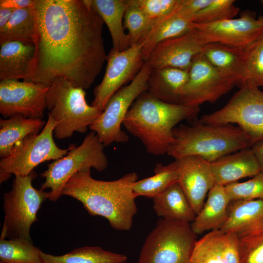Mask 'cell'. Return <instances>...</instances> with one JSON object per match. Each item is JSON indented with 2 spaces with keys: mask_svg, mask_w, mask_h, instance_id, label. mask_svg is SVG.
Returning a JSON list of instances; mask_svg holds the SVG:
<instances>
[{
  "mask_svg": "<svg viewBox=\"0 0 263 263\" xmlns=\"http://www.w3.org/2000/svg\"><path fill=\"white\" fill-rule=\"evenodd\" d=\"M37 32L31 82L50 86L64 78L87 89L107 55L104 22L92 0H35Z\"/></svg>",
  "mask_w": 263,
  "mask_h": 263,
  "instance_id": "cell-1",
  "label": "cell"
},
{
  "mask_svg": "<svg viewBox=\"0 0 263 263\" xmlns=\"http://www.w3.org/2000/svg\"><path fill=\"white\" fill-rule=\"evenodd\" d=\"M135 172L113 181L93 178L91 169L73 175L66 182L62 195L80 202L89 214L106 218L114 229L130 230L137 211L133 186L137 181Z\"/></svg>",
  "mask_w": 263,
  "mask_h": 263,
  "instance_id": "cell-2",
  "label": "cell"
},
{
  "mask_svg": "<svg viewBox=\"0 0 263 263\" xmlns=\"http://www.w3.org/2000/svg\"><path fill=\"white\" fill-rule=\"evenodd\" d=\"M199 112L200 106L166 103L146 91L133 102L123 125L140 139L148 153L161 155L168 153L174 142L175 126L184 120L196 119Z\"/></svg>",
  "mask_w": 263,
  "mask_h": 263,
  "instance_id": "cell-3",
  "label": "cell"
},
{
  "mask_svg": "<svg viewBox=\"0 0 263 263\" xmlns=\"http://www.w3.org/2000/svg\"><path fill=\"white\" fill-rule=\"evenodd\" d=\"M173 133L174 141L167 154L175 159L197 156L210 163L252 146L246 134L232 124H205L199 120L175 127Z\"/></svg>",
  "mask_w": 263,
  "mask_h": 263,
  "instance_id": "cell-4",
  "label": "cell"
},
{
  "mask_svg": "<svg viewBox=\"0 0 263 263\" xmlns=\"http://www.w3.org/2000/svg\"><path fill=\"white\" fill-rule=\"evenodd\" d=\"M83 89L74 86L64 78L49 86L46 109L56 122L54 135L57 139L72 136L75 132L85 133L101 114L102 110L89 105Z\"/></svg>",
  "mask_w": 263,
  "mask_h": 263,
  "instance_id": "cell-5",
  "label": "cell"
},
{
  "mask_svg": "<svg viewBox=\"0 0 263 263\" xmlns=\"http://www.w3.org/2000/svg\"><path fill=\"white\" fill-rule=\"evenodd\" d=\"M34 171L26 176H15L11 189L3 196L5 215L0 238H22L31 241L30 229L38 221L37 213L49 192L35 188Z\"/></svg>",
  "mask_w": 263,
  "mask_h": 263,
  "instance_id": "cell-6",
  "label": "cell"
},
{
  "mask_svg": "<svg viewBox=\"0 0 263 263\" xmlns=\"http://www.w3.org/2000/svg\"><path fill=\"white\" fill-rule=\"evenodd\" d=\"M196 237L190 224L161 218L146 238L138 263H191Z\"/></svg>",
  "mask_w": 263,
  "mask_h": 263,
  "instance_id": "cell-7",
  "label": "cell"
},
{
  "mask_svg": "<svg viewBox=\"0 0 263 263\" xmlns=\"http://www.w3.org/2000/svg\"><path fill=\"white\" fill-rule=\"evenodd\" d=\"M104 147L97 135L91 131L80 145H74L66 155L48 165L47 169L40 174L45 181L40 189H50L48 199L56 202L62 195L66 182L75 173L91 168L103 171L108 165Z\"/></svg>",
  "mask_w": 263,
  "mask_h": 263,
  "instance_id": "cell-8",
  "label": "cell"
},
{
  "mask_svg": "<svg viewBox=\"0 0 263 263\" xmlns=\"http://www.w3.org/2000/svg\"><path fill=\"white\" fill-rule=\"evenodd\" d=\"M56 123L48 115L42 131L30 134L17 143L10 154L0 161V183L7 181L12 174L26 176L40 164L56 160L66 155L74 145L63 149L56 144L54 131Z\"/></svg>",
  "mask_w": 263,
  "mask_h": 263,
  "instance_id": "cell-9",
  "label": "cell"
},
{
  "mask_svg": "<svg viewBox=\"0 0 263 263\" xmlns=\"http://www.w3.org/2000/svg\"><path fill=\"white\" fill-rule=\"evenodd\" d=\"M199 120L205 124H236L248 136L252 146L263 142V92L245 82L225 106L202 115Z\"/></svg>",
  "mask_w": 263,
  "mask_h": 263,
  "instance_id": "cell-10",
  "label": "cell"
},
{
  "mask_svg": "<svg viewBox=\"0 0 263 263\" xmlns=\"http://www.w3.org/2000/svg\"><path fill=\"white\" fill-rule=\"evenodd\" d=\"M151 71V68L145 62L130 83L121 88L110 98L101 114L89 127L104 146L129 140L128 135L121 130V126L135 100L147 91Z\"/></svg>",
  "mask_w": 263,
  "mask_h": 263,
  "instance_id": "cell-11",
  "label": "cell"
},
{
  "mask_svg": "<svg viewBox=\"0 0 263 263\" xmlns=\"http://www.w3.org/2000/svg\"><path fill=\"white\" fill-rule=\"evenodd\" d=\"M106 61L104 75L94 91L91 104L102 111L110 98L125 84L131 82L144 65L142 42L120 52L112 48Z\"/></svg>",
  "mask_w": 263,
  "mask_h": 263,
  "instance_id": "cell-12",
  "label": "cell"
},
{
  "mask_svg": "<svg viewBox=\"0 0 263 263\" xmlns=\"http://www.w3.org/2000/svg\"><path fill=\"white\" fill-rule=\"evenodd\" d=\"M236 85L202 52L193 58L188 70V78L183 89L181 104L200 106L205 102L214 103Z\"/></svg>",
  "mask_w": 263,
  "mask_h": 263,
  "instance_id": "cell-13",
  "label": "cell"
},
{
  "mask_svg": "<svg viewBox=\"0 0 263 263\" xmlns=\"http://www.w3.org/2000/svg\"><path fill=\"white\" fill-rule=\"evenodd\" d=\"M49 86L31 81H0V113L5 118L21 115L42 118Z\"/></svg>",
  "mask_w": 263,
  "mask_h": 263,
  "instance_id": "cell-14",
  "label": "cell"
},
{
  "mask_svg": "<svg viewBox=\"0 0 263 263\" xmlns=\"http://www.w3.org/2000/svg\"><path fill=\"white\" fill-rule=\"evenodd\" d=\"M192 27L202 32L209 43L246 48L263 37V16L257 18L253 12L246 11L237 19L208 24L193 22Z\"/></svg>",
  "mask_w": 263,
  "mask_h": 263,
  "instance_id": "cell-15",
  "label": "cell"
},
{
  "mask_svg": "<svg viewBox=\"0 0 263 263\" xmlns=\"http://www.w3.org/2000/svg\"><path fill=\"white\" fill-rule=\"evenodd\" d=\"M209 43L202 32L192 27L182 36L158 43L146 62L151 69L172 67L188 71L193 58Z\"/></svg>",
  "mask_w": 263,
  "mask_h": 263,
  "instance_id": "cell-16",
  "label": "cell"
},
{
  "mask_svg": "<svg viewBox=\"0 0 263 263\" xmlns=\"http://www.w3.org/2000/svg\"><path fill=\"white\" fill-rule=\"evenodd\" d=\"M175 161L178 182L197 214L215 184L210 163L197 156L180 157Z\"/></svg>",
  "mask_w": 263,
  "mask_h": 263,
  "instance_id": "cell-17",
  "label": "cell"
},
{
  "mask_svg": "<svg viewBox=\"0 0 263 263\" xmlns=\"http://www.w3.org/2000/svg\"><path fill=\"white\" fill-rule=\"evenodd\" d=\"M34 55L32 43L11 41L0 44V81L21 79L31 81Z\"/></svg>",
  "mask_w": 263,
  "mask_h": 263,
  "instance_id": "cell-18",
  "label": "cell"
},
{
  "mask_svg": "<svg viewBox=\"0 0 263 263\" xmlns=\"http://www.w3.org/2000/svg\"><path fill=\"white\" fill-rule=\"evenodd\" d=\"M210 166L215 184L224 186L261 172L251 147L225 155L210 163Z\"/></svg>",
  "mask_w": 263,
  "mask_h": 263,
  "instance_id": "cell-19",
  "label": "cell"
},
{
  "mask_svg": "<svg viewBox=\"0 0 263 263\" xmlns=\"http://www.w3.org/2000/svg\"><path fill=\"white\" fill-rule=\"evenodd\" d=\"M249 47L213 42L206 44L202 53L214 66L240 87L246 79Z\"/></svg>",
  "mask_w": 263,
  "mask_h": 263,
  "instance_id": "cell-20",
  "label": "cell"
},
{
  "mask_svg": "<svg viewBox=\"0 0 263 263\" xmlns=\"http://www.w3.org/2000/svg\"><path fill=\"white\" fill-rule=\"evenodd\" d=\"M220 230L239 238L263 230V200L230 202L227 219Z\"/></svg>",
  "mask_w": 263,
  "mask_h": 263,
  "instance_id": "cell-21",
  "label": "cell"
},
{
  "mask_svg": "<svg viewBox=\"0 0 263 263\" xmlns=\"http://www.w3.org/2000/svg\"><path fill=\"white\" fill-rule=\"evenodd\" d=\"M230 199L224 186L215 184L194 221L190 224L197 235L220 229L226 221Z\"/></svg>",
  "mask_w": 263,
  "mask_h": 263,
  "instance_id": "cell-22",
  "label": "cell"
},
{
  "mask_svg": "<svg viewBox=\"0 0 263 263\" xmlns=\"http://www.w3.org/2000/svg\"><path fill=\"white\" fill-rule=\"evenodd\" d=\"M188 78V70L172 67L151 69L147 92L165 102L181 104L183 89Z\"/></svg>",
  "mask_w": 263,
  "mask_h": 263,
  "instance_id": "cell-23",
  "label": "cell"
},
{
  "mask_svg": "<svg viewBox=\"0 0 263 263\" xmlns=\"http://www.w3.org/2000/svg\"><path fill=\"white\" fill-rule=\"evenodd\" d=\"M92 4L109 29L112 48L119 52L129 48L131 45L124 26L129 0H92Z\"/></svg>",
  "mask_w": 263,
  "mask_h": 263,
  "instance_id": "cell-24",
  "label": "cell"
},
{
  "mask_svg": "<svg viewBox=\"0 0 263 263\" xmlns=\"http://www.w3.org/2000/svg\"><path fill=\"white\" fill-rule=\"evenodd\" d=\"M153 208L162 219L189 224L196 215L178 182L153 198Z\"/></svg>",
  "mask_w": 263,
  "mask_h": 263,
  "instance_id": "cell-25",
  "label": "cell"
},
{
  "mask_svg": "<svg viewBox=\"0 0 263 263\" xmlns=\"http://www.w3.org/2000/svg\"><path fill=\"white\" fill-rule=\"evenodd\" d=\"M42 118L15 115L0 120V157H7L14 146L27 136L38 133L45 126Z\"/></svg>",
  "mask_w": 263,
  "mask_h": 263,
  "instance_id": "cell-26",
  "label": "cell"
},
{
  "mask_svg": "<svg viewBox=\"0 0 263 263\" xmlns=\"http://www.w3.org/2000/svg\"><path fill=\"white\" fill-rule=\"evenodd\" d=\"M192 21L173 10L154 22L149 33L142 41L143 58L146 62L153 49L159 43L182 36L192 28Z\"/></svg>",
  "mask_w": 263,
  "mask_h": 263,
  "instance_id": "cell-27",
  "label": "cell"
},
{
  "mask_svg": "<svg viewBox=\"0 0 263 263\" xmlns=\"http://www.w3.org/2000/svg\"><path fill=\"white\" fill-rule=\"evenodd\" d=\"M36 32L35 5L15 10L7 24L0 30V44L11 41L34 44Z\"/></svg>",
  "mask_w": 263,
  "mask_h": 263,
  "instance_id": "cell-28",
  "label": "cell"
},
{
  "mask_svg": "<svg viewBox=\"0 0 263 263\" xmlns=\"http://www.w3.org/2000/svg\"><path fill=\"white\" fill-rule=\"evenodd\" d=\"M43 263H125L127 257L105 250L99 246L75 249L63 255L55 256L41 251Z\"/></svg>",
  "mask_w": 263,
  "mask_h": 263,
  "instance_id": "cell-29",
  "label": "cell"
},
{
  "mask_svg": "<svg viewBox=\"0 0 263 263\" xmlns=\"http://www.w3.org/2000/svg\"><path fill=\"white\" fill-rule=\"evenodd\" d=\"M153 176L137 181L134 184L133 191L136 197L143 196L153 199L178 182V174L175 161L167 165L157 164Z\"/></svg>",
  "mask_w": 263,
  "mask_h": 263,
  "instance_id": "cell-30",
  "label": "cell"
},
{
  "mask_svg": "<svg viewBox=\"0 0 263 263\" xmlns=\"http://www.w3.org/2000/svg\"><path fill=\"white\" fill-rule=\"evenodd\" d=\"M41 250L32 242L22 238L0 239V262L3 263H43Z\"/></svg>",
  "mask_w": 263,
  "mask_h": 263,
  "instance_id": "cell-31",
  "label": "cell"
},
{
  "mask_svg": "<svg viewBox=\"0 0 263 263\" xmlns=\"http://www.w3.org/2000/svg\"><path fill=\"white\" fill-rule=\"evenodd\" d=\"M219 229L205 234L197 240L191 256V263H227L219 238Z\"/></svg>",
  "mask_w": 263,
  "mask_h": 263,
  "instance_id": "cell-32",
  "label": "cell"
},
{
  "mask_svg": "<svg viewBox=\"0 0 263 263\" xmlns=\"http://www.w3.org/2000/svg\"><path fill=\"white\" fill-rule=\"evenodd\" d=\"M129 5L124 18V28L128 30L127 35L132 46L142 42L151 29L154 21L148 18L129 0Z\"/></svg>",
  "mask_w": 263,
  "mask_h": 263,
  "instance_id": "cell-33",
  "label": "cell"
},
{
  "mask_svg": "<svg viewBox=\"0 0 263 263\" xmlns=\"http://www.w3.org/2000/svg\"><path fill=\"white\" fill-rule=\"evenodd\" d=\"M234 0H211L193 17V22L208 24L233 19L239 12Z\"/></svg>",
  "mask_w": 263,
  "mask_h": 263,
  "instance_id": "cell-34",
  "label": "cell"
},
{
  "mask_svg": "<svg viewBox=\"0 0 263 263\" xmlns=\"http://www.w3.org/2000/svg\"><path fill=\"white\" fill-rule=\"evenodd\" d=\"M225 187L231 202L263 200V173L246 181L233 182Z\"/></svg>",
  "mask_w": 263,
  "mask_h": 263,
  "instance_id": "cell-35",
  "label": "cell"
},
{
  "mask_svg": "<svg viewBox=\"0 0 263 263\" xmlns=\"http://www.w3.org/2000/svg\"><path fill=\"white\" fill-rule=\"evenodd\" d=\"M245 82L263 87V37L248 48Z\"/></svg>",
  "mask_w": 263,
  "mask_h": 263,
  "instance_id": "cell-36",
  "label": "cell"
},
{
  "mask_svg": "<svg viewBox=\"0 0 263 263\" xmlns=\"http://www.w3.org/2000/svg\"><path fill=\"white\" fill-rule=\"evenodd\" d=\"M241 263H263V230L239 238Z\"/></svg>",
  "mask_w": 263,
  "mask_h": 263,
  "instance_id": "cell-37",
  "label": "cell"
},
{
  "mask_svg": "<svg viewBox=\"0 0 263 263\" xmlns=\"http://www.w3.org/2000/svg\"><path fill=\"white\" fill-rule=\"evenodd\" d=\"M178 0H130L148 18L156 21L169 14Z\"/></svg>",
  "mask_w": 263,
  "mask_h": 263,
  "instance_id": "cell-38",
  "label": "cell"
},
{
  "mask_svg": "<svg viewBox=\"0 0 263 263\" xmlns=\"http://www.w3.org/2000/svg\"><path fill=\"white\" fill-rule=\"evenodd\" d=\"M221 249L227 263H241L239 237L235 234L219 229Z\"/></svg>",
  "mask_w": 263,
  "mask_h": 263,
  "instance_id": "cell-39",
  "label": "cell"
},
{
  "mask_svg": "<svg viewBox=\"0 0 263 263\" xmlns=\"http://www.w3.org/2000/svg\"><path fill=\"white\" fill-rule=\"evenodd\" d=\"M211 1V0H178L173 11L193 22L194 16Z\"/></svg>",
  "mask_w": 263,
  "mask_h": 263,
  "instance_id": "cell-40",
  "label": "cell"
},
{
  "mask_svg": "<svg viewBox=\"0 0 263 263\" xmlns=\"http://www.w3.org/2000/svg\"><path fill=\"white\" fill-rule=\"evenodd\" d=\"M35 0H0V8H11L14 10L33 7Z\"/></svg>",
  "mask_w": 263,
  "mask_h": 263,
  "instance_id": "cell-41",
  "label": "cell"
},
{
  "mask_svg": "<svg viewBox=\"0 0 263 263\" xmlns=\"http://www.w3.org/2000/svg\"><path fill=\"white\" fill-rule=\"evenodd\" d=\"M14 10L8 8H0V30L8 23Z\"/></svg>",
  "mask_w": 263,
  "mask_h": 263,
  "instance_id": "cell-42",
  "label": "cell"
},
{
  "mask_svg": "<svg viewBox=\"0 0 263 263\" xmlns=\"http://www.w3.org/2000/svg\"><path fill=\"white\" fill-rule=\"evenodd\" d=\"M251 149L259 163L261 172L263 173V142L253 145Z\"/></svg>",
  "mask_w": 263,
  "mask_h": 263,
  "instance_id": "cell-43",
  "label": "cell"
},
{
  "mask_svg": "<svg viewBox=\"0 0 263 263\" xmlns=\"http://www.w3.org/2000/svg\"><path fill=\"white\" fill-rule=\"evenodd\" d=\"M0 263H3L0 262Z\"/></svg>",
  "mask_w": 263,
  "mask_h": 263,
  "instance_id": "cell-44",
  "label": "cell"
},
{
  "mask_svg": "<svg viewBox=\"0 0 263 263\" xmlns=\"http://www.w3.org/2000/svg\"><path fill=\"white\" fill-rule=\"evenodd\" d=\"M262 2L263 3V0H262Z\"/></svg>",
  "mask_w": 263,
  "mask_h": 263,
  "instance_id": "cell-45",
  "label": "cell"
}]
</instances>
